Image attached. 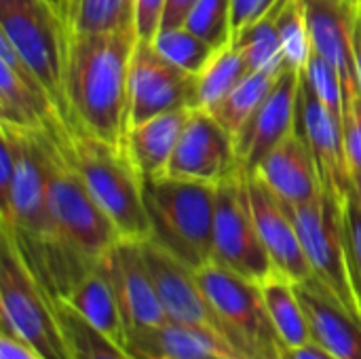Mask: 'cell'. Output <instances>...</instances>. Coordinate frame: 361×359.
<instances>
[{"label":"cell","mask_w":361,"mask_h":359,"mask_svg":"<svg viewBox=\"0 0 361 359\" xmlns=\"http://www.w3.org/2000/svg\"><path fill=\"white\" fill-rule=\"evenodd\" d=\"M353 61H355V76H357V87L361 93V0L357 6L355 28H353Z\"/></svg>","instance_id":"cell-41"},{"label":"cell","mask_w":361,"mask_h":359,"mask_svg":"<svg viewBox=\"0 0 361 359\" xmlns=\"http://www.w3.org/2000/svg\"><path fill=\"white\" fill-rule=\"evenodd\" d=\"M199 286L212 305L218 332L239 359H283L281 343L260 284H254L216 262L197 269Z\"/></svg>","instance_id":"cell-5"},{"label":"cell","mask_w":361,"mask_h":359,"mask_svg":"<svg viewBox=\"0 0 361 359\" xmlns=\"http://www.w3.org/2000/svg\"><path fill=\"white\" fill-rule=\"evenodd\" d=\"M212 262L254 284H264L277 275L260 239L250 203L247 174L241 167L216 184Z\"/></svg>","instance_id":"cell-8"},{"label":"cell","mask_w":361,"mask_h":359,"mask_svg":"<svg viewBox=\"0 0 361 359\" xmlns=\"http://www.w3.org/2000/svg\"><path fill=\"white\" fill-rule=\"evenodd\" d=\"M144 201L150 241L195 271L212 262L216 184L161 176L144 180Z\"/></svg>","instance_id":"cell-3"},{"label":"cell","mask_w":361,"mask_h":359,"mask_svg":"<svg viewBox=\"0 0 361 359\" xmlns=\"http://www.w3.org/2000/svg\"><path fill=\"white\" fill-rule=\"evenodd\" d=\"M142 252L167 320L212 330L220 336L216 315L199 286L197 271L150 239L142 241Z\"/></svg>","instance_id":"cell-14"},{"label":"cell","mask_w":361,"mask_h":359,"mask_svg":"<svg viewBox=\"0 0 361 359\" xmlns=\"http://www.w3.org/2000/svg\"><path fill=\"white\" fill-rule=\"evenodd\" d=\"M353 195H355V199L360 201L361 205V169L353 171Z\"/></svg>","instance_id":"cell-43"},{"label":"cell","mask_w":361,"mask_h":359,"mask_svg":"<svg viewBox=\"0 0 361 359\" xmlns=\"http://www.w3.org/2000/svg\"><path fill=\"white\" fill-rule=\"evenodd\" d=\"M290 212L313 277L322 281L347 309L360 315L347 264L345 201L322 188L313 201L290 207Z\"/></svg>","instance_id":"cell-9"},{"label":"cell","mask_w":361,"mask_h":359,"mask_svg":"<svg viewBox=\"0 0 361 359\" xmlns=\"http://www.w3.org/2000/svg\"><path fill=\"white\" fill-rule=\"evenodd\" d=\"M343 135L351 171L361 169V93L345 106Z\"/></svg>","instance_id":"cell-36"},{"label":"cell","mask_w":361,"mask_h":359,"mask_svg":"<svg viewBox=\"0 0 361 359\" xmlns=\"http://www.w3.org/2000/svg\"><path fill=\"white\" fill-rule=\"evenodd\" d=\"M298 133L307 140L317 171L322 178V188L341 201H347L353 193V171L347 159L343 123L328 112V108L311 91L309 83L300 72L298 87Z\"/></svg>","instance_id":"cell-13"},{"label":"cell","mask_w":361,"mask_h":359,"mask_svg":"<svg viewBox=\"0 0 361 359\" xmlns=\"http://www.w3.org/2000/svg\"><path fill=\"white\" fill-rule=\"evenodd\" d=\"M102 267L114 288L127 332L167 322L144 260L142 241L118 239V243L104 256Z\"/></svg>","instance_id":"cell-16"},{"label":"cell","mask_w":361,"mask_h":359,"mask_svg":"<svg viewBox=\"0 0 361 359\" xmlns=\"http://www.w3.org/2000/svg\"><path fill=\"white\" fill-rule=\"evenodd\" d=\"M250 203L260 239L271 256L275 273L300 284L313 277L290 207L254 174H247Z\"/></svg>","instance_id":"cell-17"},{"label":"cell","mask_w":361,"mask_h":359,"mask_svg":"<svg viewBox=\"0 0 361 359\" xmlns=\"http://www.w3.org/2000/svg\"><path fill=\"white\" fill-rule=\"evenodd\" d=\"M239 167L235 140L209 110L197 108L180 135L165 176L218 184Z\"/></svg>","instance_id":"cell-12"},{"label":"cell","mask_w":361,"mask_h":359,"mask_svg":"<svg viewBox=\"0 0 361 359\" xmlns=\"http://www.w3.org/2000/svg\"><path fill=\"white\" fill-rule=\"evenodd\" d=\"M190 112L188 108L171 110L127 129L125 150L144 180L165 176Z\"/></svg>","instance_id":"cell-22"},{"label":"cell","mask_w":361,"mask_h":359,"mask_svg":"<svg viewBox=\"0 0 361 359\" xmlns=\"http://www.w3.org/2000/svg\"><path fill=\"white\" fill-rule=\"evenodd\" d=\"M57 300L66 303L89 326H93L112 343L121 347L127 345V328L118 309L114 288L102 262L95 269H91L87 275H82L72 286V290L63 298H57Z\"/></svg>","instance_id":"cell-23"},{"label":"cell","mask_w":361,"mask_h":359,"mask_svg":"<svg viewBox=\"0 0 361 359\" xmlns=\"http://www.w3.org/2000/svg\"><path fill=\"white\" fill-rule=\"evenodd\" d=\"M296 292L309 320L311 343L334 359H361V315L347 309L315 277L296 284Z\"/></svg>","instance_id":"cell-19"},{"label":"cell","mask_w":361,"mask_h":359,"mask_svg":"<svg viewBox=\"0 0 361 359\" xmlns=\"http://www.w3.org/2000/svg\"><path fill=\"white\" fill-rule=\"evenodd\" d=\"M252 70L237 49L222 47L197 74V108L212 110L220 104Z\"/></svg>","instance_id":"cell-26"},{"label":"cell","mask_w":361,"mask_h":359,"mask_svg":"<svg viewBox=\"0 0 361 359\" xmlns=\"http://www.w3.org/2000/svg\"><path fill=\"white\" fill-rule=\"evenodd\" d=\"M0 359H44L36 349H32L27 343L0 332Z\"/></svg>","instance_id":"cell-38"},{"label":"cell","mask_w":361,"mask_h":359,"mask_svg":"<svg viewBox=\"0 0 361 359\" xmlns=\"http://www.w3.org/2000/svg\"><path fill=\"white\" fill-rule=\"evenodd\" d=\"M279 74L271 72H250L220 104H216L209 112L216 116V121L228 131L237 133L247 118L256 112V108L262 104V99L273 89Z\"/></svg>","instance_id":"cell-27"},{"label":"cell","mask_w":361,"mask_h":359,"mask_svg":"<svg viewBox=\"0 0 361 359\" xmlns=\"http://www.w3.org/2000/svg\"><path fill=\"white\" fill-rule=\"evenodd\" d=\"M125 349L137 359H209L214 355L235 358V353L216 332L176 324L169 320L159 326L127 332Z\"/></svg>","instance_id":"cell-21"},{"label":"cell","mask_w":361,"mask_h":359,"mask_svg":"<svg viewBox=\"0 0 361 359\" xmlns=\"http://www.w3.org/2000/svg\"><path fill=\"white\" fill-rule=\"evenodd\" d=\"M300 72L302 70L286 68L256 112L233 135L237 161L245 174H254L258 165L296 131Z\"/></svg>","instance_id":"cell-11"},{"label":"cell","mask_w":361,"mask_h":359,"mask_svg":"<svg viewBox=\"0 0 361 359\" xmlns=\"http://www.w3.org/2000/svg\"><path fill=\"white\" fill-rule=\"evenodd\" d=\"M135 30H68L63 63L66 123L125 150L129 129V72Z\"/></svg>","instance_id":"cell-2"},{"label":"cell","mask_w":361,"mask_h":359,"mask_svg":"<svg viewBox=\"0 0 361 359\" xmlns=\"http://www.w3.org/2000/svg\"><path fill=\"white\" fill-rule=\"evenodd\" d=\"M254 176H258L288 207L305 205L322 193L317 163L298 129L258 165Z\"/></svg>","instance_id":"cell-20"},{"label":"cell","mask_w":361,"mask_h":359,"mask_svg":"<svg viewBox=\"0 0 361 359\" xmlns=\"http://www.w3.org/2000/svg\"><path fill=\"white\" fill-rule=\"evenodd\" d=\"M209 47L222 49L233 40V2L231 0H199L184 23Z\"/></svg>","instance_id":"cell-32"},{"label":"cell","mask_w":361,"mask_h":359,"mask_svg":"<svg viewBox=\"0 0 361 359\" xmlns=\"http://www.w3.org/2000/svg\"><path fill=\"white\" fill-rule=\"evenodd\" d=\"M165 0H133V28L142 42H152L163 25Z\"/></svg>","instance_id":"cell-35"},{"label":"cell","mask_w":361,"mask_h":359,"mask_svg":"<svg viewBox=\"0 0 361 359\" xmlns=\"http://www.w3.org/2000/svg\"><path fill=\"white\" fill-rule=\"evenodd\" d=\"M231 47L241 53L252 72L281 74L288 68L273 13L235 32Z\"/></svg>","instance_id":"cell-25"},{"label":"cell","mask_w":361,"mask_h":359,"mask_svg":"<svg viewBox=\"0 0 361 359\" xmlns=\"http://www.w3.org/2000/svg\"><path fill=\"white\" fill-rule=\"evenodd\" d=\"M63 118L53 95L0 34V123L15 129H47Z\"/></svg>","instance_id":"cell-15"},{"label":"cell","mask_w":361,"mask_h":359,"mask_svg":"<svg viewBox=\"0 0 361 359\" xmlns=\"http://www.w3.org/2000/svg\"><path fill=\"white\" fill-rule=\"evenodd\" d=\"M209 359H237V358H228V355H214V358Z\"/></svg>","instance_id":"cell-44"},{"label":"cell","mask_w":361,"mask_h":359,"mask_svg":"<svg viewBox=\"0 0 361 359\" xmlns=\"http://www.w3.org/2000/svg\"><path fill=\"white\" fill-rule=\"evenodd\" d=\"M0 34L42 80L66 121L63 63L68 23L49 0H0Z\"/></svg>","instance_id":"cell-7"},{"label":"cell","mask_w":361,"mask_h":359,"mask_svg":"<svg viewBox=\"0 0 361 359\" xmlns=\"http://www.w3.org/2000/svg\"><path fill=\"white\" fill-rule=\"evenodd\" d=\"M152 44L167 61H171L173 66H178L190 74H199L209 63L214 53L218 51V49L209 47L203 38H199L186 25L159 30Z\"/></svg>","instance_id":"cell-31"},{"label":"cell","mask_w":361,"mask_h":359,"mask_svg":"<svg viewBox=\"0 0 361 359\" xmlns=\"http://www.w3.org/2000/svg\"><path fill=\"white\" fill-rule=\"evenodd\" d=\"M302 76L309 83L311 91L317 95V99L328 108V112L343 123V118H345V91H343V80H341L336 68L313 51L309 63L302 70Z\"/></svg>","instance_id":"cell-33"},{"label":"cell","mask_w":361,"mask_h":359,"mask_svg":"<svg viewBox=\"0 0 361 359\" xmlns=\"http://www.w3.org/2000/svg\"><path fill=\"white\" fill-rule=\"evenodd\" d=\"M199 0H165V13H163V25L161 30L167 28H180L186 23V17L190 15L192 6Z\"/></svg>","instance_id":"cell-39"},{"label":"cell","mask_w":361,"mask_h":359,"mask_svg":"<svg viewBox=\"0 0 361 359\" xmlns=\"http://www.w3.org/2000/svg\"><path fill=\"white\" fill-rule=\"evenodd\" d=\"M197 110V74L167 61L152 42H135L129 72V127L171 110Z\"/></svg>","instance_id":"cell-10"},{"label":"cell","mask_w":361,"mask_h":359,"mask_svg":"<svg viewBox=\"0 0 361 359\" xmlns=\"http://www.w3.org/2000/svg\"><path fill=\"white\" fill-rule=\"evenodd\" d=\"M47 131L49 142V207L53 218V245L42 286L53 298H63L72 286L95 269L118 243L121 235L89 193L66 148V121Z\"/></svg>","instance_id":"cell-1"},{"label":"cell","mask_w":361,"mask_h":359,"mask_svg":"<svg viewBox=\"0 0 361 359\" xmlns=\"http://www.w3.org/2000/svg\"><path fill=\"white\" fill-rule=\"evenodd\" d=\"M68 154L89 193L116 226L121 239H150V220L144 201V178L127 150L110 146L66 123Z\"/></svg>","instance_id":"cell-4"},{"label":"cell","mask_w":361,"mask_h":359,"mask_svg":"<svg viewBox=\"0 0 361 359\" xmlns=\"http://www.w3.org/2000/svg\"><path fill=\"white\" fill-rule=\"evenodd\" d=\"M68 30L112 32L133 28V0H70Z\"/></svg>","instance_id":"cell-30"},{"label":"cell","mask_w":361,"mask_h":359,"mask_svg":"<svg viewBox=\"0 0 361 359\" xmlns=\"http://www.w3.org/2000/svg\"><path fill=\"white\" fill-rule=\"evenodd\" d=\"M260 290L281 343L288 349L311 343V328L305 307L298 298L296 284L281 275H273L264 284H260Z\"/></svg>","instance_id":"cell-24"},{"label":"cell","mask_w":361,"mask_h":359,"mask_svg":"<svg viewBox=\"0 0 361 359\" xmlns=\"http://www.w3.org/2000/svg\"><path fill=\"white\" fill-rule=\"evenodd\" d=\"M233 2V34L241 28L267 17L281 0H231Z\"/></svg>","instance_id":"cell-37"},{"label":"cell","mask_w":361,"mask_h":359,"mask_svg":"<svg viewBox=\"0 0 361 359\" xmlns=\"http://www.w3.org/2000/svg\"><path fill=\"white\" fill-rule=\"evenodd\" d=\"M313 51L330 61L345 91V106L360 95L353 61V28L360 0H305Z\"/></svg>","instance_id":"cell-18"},{"label":"cell","mask_w":361,"mask_h":359,"mask_svg":"<svg viewBox=\"0 0 361 359\" xmlns=\"http://www.w3.org/2000/svg\"><path fill=\"white\" fill-rule=\"evenodd\" d=\"M283 359H334L330 353H326L319 345L315 343H307L302 347L296 349H286V358Z\"/></svg>","instance_id":"cell-40"},{"label":"cell","mask_w":361,"mask_h":359,"mask_svg":"<svg viewBox=\"0 0 361 359\" xmlns=\"http://www.w3.org/2000/svg\"><path fill=\"white\" fill-rule=\"evenodd\" d=\"M273 19L281 38L288 68L305 70V66L313 55L305 0H281L273 8Z\"/></svg>","instance_id":"cell-29"},{"label":"cell","mask_w":361,"mask_h":359,"mask_svg":"<svg viewBox=\"0 0 361 359\" xmlns=\"http://www.w3.org/2000/svg\"><path fill=\"white\" fill-rule=\"evenodd\" d=\"M345 237H347V264L355 305L361 315V205L351 193L345 201Z\"/></svg>","instance_id":"cell-34"},{"label":"cell","mask_w":361,"mask_h":359,"mask_svg":"<svg viewBox=\"0 0 361 359\" xmlns=\"http://www.w3.org/2000/svg\"><path fill=\"white\" fill-rule=\"evenodd\" d=\"M53 4V8L63 17V21L68 23V15H70V0H49Z\"/></svg>","instance_id":"cell-42"},{"label":"cell","mask_w":361,"mask_h":359,"mask_svg":"<svg viewBox=\"0 0 361 359\" xmlns=\"http://www.w3.org/2000/svg\"><path fill=\"white\" fill-rule=\"evenodd\" d=\"M59 324L63 328L66 341L74 359H137L125 347L112 343L93 326H89L76 311H72L66 303L53 298Z\"/></svg>","instance_id":"cell-28"},{"label":"cell","mask_w":361,"mask_h":359,"mask_svg":"<svg viewBox=\"0 0 361 359\" xmlns=\"http://www.w3.org/2000/svg\"><path fill=\"white\" fill-rule=\"evenodd\" d=\"M0 322L2 332L27 343L44 359H74L53 296L25 264L15 241L0 231Z\"/></svg>","instance_id":"cell-6"}]
</instances>
